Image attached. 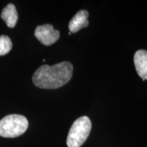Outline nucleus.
<instances>
[{
    "mask_svg": "<svg viewBox=\"0 0 147 147\" xmlns=\"http://www.w3.org/2000/svg\"><path fill=\"white\" fill-rule=\"evenodd\" d=\"M1 17L4 21L7 26L13 28L18 21V14L16 7L12 3H9L3 9Z\"/></svg>",
    "mask_w": 147,
    "mask_h": 147,
    "instance_id": "7",
    "label": "nucleus"
},
{
    "mask_svg": "<svg viewBox=\"0 0 147 147\" xmlns=\"http://www.w3.org/2000/svg\"><path fill=\"white\" fill-rule=\"evenodd\" d=\"M34 35L36 38L45 46H51L57 41L60 36L58 30L54 29L50 24L39 25L36 27Z\"/></svg>",
    "mask_w": 147,
    "mask_h": 147,
    "instance_id": "4",
    "label": "nucleus"
},
{
    "mask_svg": "<svg viewBox=\"0 0 147 147\" xmlns=\"http://www.w3.org/2000/svg\"><path fill=\"white\" fill-rule=\"evenodd\" d=\"M91 129V122L89 117L83 116L74 121L67 138L68 147H80L85 142Z\"/></svg>",
    "mask_w": 147,
    "mask_h": 147,
    "instance_id": "3",
    "label": "nucleus"
},
{
    "mask_svg": "<svg viewBox=\"0 0 147 147\" xmlns=\"http://www.w3.org/2000/svg\"><path fill=\"white\" fill-rule=\"evenodd\" d=\"M28 121L23 115H7L0 120V136L16 138L26 131Z\"/></svg>",
    "mask_w": 147,
    "mask_h": 147,
    "instance_id": "2",
    "label": "nucleus"
},
{
    "mask_svg": "<svg viewBox=\"0 0 147 147\" xmlns=\"http://www.w3.org/2000/svg\"><path fill=\"white\" fill-rule=\"evenodd\" d=\"M134 61L138 74L142 80H147V51H138L134 55Z\"/></svg>",
    "mask_w": 147,
    "mask_h": 147,
    "instance_id": "6",
    "label": "nucleus"
},
{
    "mask_svg": "<svg viewBox=\"0 0 147 147\" xmlns=\"http://www.w3.org/2000/svg\"><path fill=\"white\" fill-rule=\"evenodd\" d=\"M72 72L73 65L68 61L52 66L44 65L35 71L32 80L36 87L41 89H57L69 81Z\"/></svg>",
    "mask_w": 147,
    "mask_h": 147,
    "instance_id": "1",
    "label": "nucleus"
},
{
    "mask_svg": "<svg viewBox=\"0 0 147 147\" xmlns=\"http://www.w3.org/2000/svg\"><path fill=\"white\" fill-rule=\"evenodd\" d=\"M88 17L89 12L87 10H82L77 12L69 23V32L71 33H76L80 29L87 27L89 25Z\"/></svg>",
    "mask_w": 147,
    "mask_h": 147,
    "instance_id": "5",
    "label": "nucleus"
},
{
    "mask_svg": "<svg viewBox=\"0 0 147 147\" xmlns=\"http://www.w3.org/2000/svg\"><path fill=\"white\" fill-rule=\"evenodd\" d=\"M12 48L10 38L7 36H0V56H3L10 52Z\"/></svg>",
    "mask_w": 147,
    "mask_h": 147,
    "instance_id": "8",
    "label": "nucleus"
}]
</instances>
